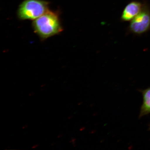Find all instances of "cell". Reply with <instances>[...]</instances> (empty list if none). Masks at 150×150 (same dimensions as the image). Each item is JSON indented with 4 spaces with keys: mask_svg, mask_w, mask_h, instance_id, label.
Returning <instances> with one entry per match:
<instances>
[{
    "mask_svg": "<svg viewBox=\"0 0 150 150\" xmlns=\"http://www.w3.org/2000/svg\"><path fill=\"white\" fill-rule=\"evenodd\" d=\"M150 29V12L147 7L143 6L139 13L131 21L128 30L130 33L139 35Z\"/></svg>",
    "mask_w": 150,
    "mask_h": 150,
    "instance_id": "cell-3",
    "label": "cell"
},
{
    "mask_svg": "<svg viewBox=\"0 0 150 150\" xmlns=\"http://www.w3.org/2000/svg\"><path fill=\"white\" fill-rule=\"evenodd\" d=\"M32 25L35 32L43 40L63 31L59 13L50 10L34 20Z\"/></svg>",
    "mask_w": 150,
    "mask_h": 150,
    "instance_id": "cell-1",
    "label": "cell"
},
{
    "mask_svg": "<svg viewBox=\"0 0 150 150\" xmlns=\"http://www.w3.org/2000/svg\"><path fill=\"white\" fill-rule=\"evenodd\" d=\"M149 130H150V127H149Z\"/></svg>",
    "mask_w": 150,
    "mask_h": 150,
    "instance_id": "cell-10",
    "label": "cell"
},
{
    "mask_svg": "<svg viewBox=\"0 0 150 150\" xmlns=\"http://www.w3.org/2000/svg\"><path fill=\"white\" fill-rule=\"evenodd\" d=\"M143 96V103L141 108L139 118L150 113V87L141 91Z\"/></svg>",
    "mask_w": 150,
    "mask_h": 150,
    "instance_id": "cell-5",
    "label": "cell"
},
{
    "mask_svg": "<svg viewBox=\"0 0 150 150\" xmlns=\"http://www.w3.org/2000/svg\"><path fill=\"white\" fill-rule=\"evenodd\" d=\"M33 94H34V93H31L30 94L29 96H30L33 95Z\"/></svg>",
    "mask_w": 150,
    "mask_h": 150,
    "instance_id": "cell-9",
    "label": "cell"
},
{
    "mask_svg": "<svg viewBox=\"0 0 150 150\" xmlns=\"http://www.w3.org/2000/svg\"><path fill=\"white\" fill-rule=\"evenodd\" d=\"M49 5L42 0H25L18 7V17L21 20H35L49 10Z\"/></svg>",
    "mask_w": 150,
    "mask_h": 150,
    "instance_id": "cell-2",
    "label": "cell"
},
{
    "mask_svg": "<svg viewBox=\"0 0 150 150\" xmlns=\"http://www.w3.org/2000/svg\"><path fill=\"white\" fill-rule=\"evenodd\" d=\"M28 127V125H24L23 127H22V128L24 129L25 128H27V127Z\"/></svg>",
    "mask_w": 150,
    "mask_h": 150,
    "instance_id": "cell-8",
    "label": "cell"
},
{
    "mask_svg": "<svg viewBox=\"0 0 150 150\" xmlns=\"http://www.w3.org/2000/svg\"><path fill=\"white\" fill-rule=\"evenodd\" d=\"M63 136V134H60L59 135V136H58V138H61V137H62Z\"/></svg>",
    "mask_w": 150,
    "mask_h": 150,
    "instance_id": "cell-7",
    "label": "cell"
},
{
    "mask_svg": "<svg viewBox=\"0 0 150 150\" xmlns=\"http://www.w3.org/2000/svg\"><path fill=\"white\" fill-rule=\"evenodd\" d=\"M38 146H39L38 145H33V146L32 149H35V148L38 147Z\"/></svg>",
    "mask_w": 150,
    "mask_h": 150,
    "instance_id": "cell-6",
    "label": "cell"
},
{
    "mask_svg": "<svg viewBox=\"0 0 150 150\" xmlns=\"http://www.w3.org/2000/svg\"><path fill=\"white\" fill-rule=\"evenodd\" d=\"M143 7L142 4L139 2L133 1L129 3L125 6L122 13V21H131L139 13Z\"/></svg>",
    "mask_w": 150,
    "mask_h": 150,
    "instance_id": "cell-4",
    "label": "cell"
}]
</instances>
